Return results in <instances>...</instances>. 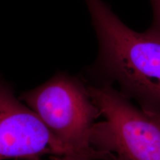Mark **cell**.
Instances as JSON below:
<instances>
[{
  "label": "cell",
  "mask_w": 160,
  "mask_h": 160,
  "mask_svg": "<svg viewBox=\"0 0 160 160\" xmlns=\"http://www.w3.org/2000/svg\"><path fill=\"white\" fill-rule=\"evenodd\" d=\"M99 41L92 68L101 83H117L140 108L160 115V39L134 31L102 0H85Z\"/></svg>",
  "instance_id": "1"
},
{
  "label": "cell",
  "mask_w": 160,
  "mask_h": 160,
  "mask_svg": "<svg viewBox=\"0 0 160 160\" xmlns=\"http://www.w3.org/2000/svg\"><path fill=\"white\" fill-rule=\"evenodd\" d=\"M19 98L76 157L117 160L112 153L92 147L91 131L101 113L91 97L88 85L82 79L58 72Z\"/></svg>",
  "instance_id": "2"
},
{
  "label": "cell",
  "mask_w": 160,
  "mask_h": 160,
  "mask_svg": "<svg viewBox=\"0 0 160 160\" xmlns=\"http://www.w3.org/2000/svg\"><path fill=\"white\" fill-rule=\"evenodd\" d=\"M88 90L105 119L92 128V147L117 160H160L159 116L137 108L110 84Z\"/></svg>",
  "instance_id": "3"
},
{
  "label": "cell",
  "mask_w": 160,
  "mask_h": 160,
  "mask_svg": "<svg viewBox=\"0 0 160 160\" xmlns=\"http://www.w3.org/2000/svg\"><path fill=\"white\" fill-rule=\"evenodd\" d=\"M47 155L76 157L0 77V160H39Z\"/></svg>",
  "instance_id": "4"
},
{
  "label": "cell",
  "mask_w": 160,
  "mask_h": 160,
  "mask_svg": "<svg viewBox=\"0 0 160 160\" xmlns=\"http://www.w3.org/2000/svg\"><path fill=\"white\" fill-rule=\"evenodd\" d=\"M150 2L153 9V22L147 31L160 39V0H150Z\"/></svg>",
  "instance_id": "5"
},
{
  "label": "cell",
  "mask_w": 160,
  "mask_h": 160,
  "mask_svg": "<svg viewBox=\"0 0 160 160\" xmlns=\"http://www.w3.org/2000/svg\"><path fill=\"white\" fill-rule=\"evenodd\" d=\"M50 160H89L82 157H73V156H63V157H51Z\"/></svg>",
  "instance_id": "6"
},
{
  "label": "cell",
  "mask_w": 160,
  "mask_h": 160,
  "mask_svg": "<svg viewBox=\"0 0 160 160\" xmlns=\"http://www.w3.org/2000/svg\"><path fill=\"white\" fill-rule=\"evenodd\" d=\"M158 116H159V115H158ZM159 117H160V116H159Z\"/></svg>",
  "instance_id": "7"
}]
</instances>
